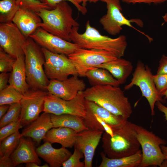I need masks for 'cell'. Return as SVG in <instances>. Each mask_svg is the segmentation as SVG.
Listing matches in <instances>:
<instances>
[{"label": "cell", "instance_id": "cell-35", "mask_svg": "<svg viewBox=\"0 0 167 167\" xmlns=\"http://www.w3.org/2000/svg\"><path fill=\"white\" fill-rule=\"evenodd\" d=\"M15 59L0 48V71L7 72L11 71Z\"/></svg>", "mask_w": 167, "mask_h": 167}, {"label": "cell", "instance_id": "cell-12", "mask_svg": "<svg viewBox=\"0 0 167 167\" xmlns=\"http://www.w3.org/2000/svg\"><path fill=\"white\" fill-rule=\"evenodd\" d=\"M27 39L12 21L0 23V48L14 59L24 54Z\"/></svg>", "mask_w": 167, "mask_h": 167}, {"label": "cell", "instance_id": "cell-51", "mask_svg": "<svg viewBox=\"0 0 167 167\" xmlns=\"http://www.w3.org/2000/svg\"><path fill=\"white\" fill-rule=\"evenodd\" d=\"M49 164L48 163H45L42 166H41V167H50L49 165H48Z\"/></svg>", "mask_w": 167, "mask_h": 167}, {"label": "cell", "instance_id": "cell-7", "mask_svg": "<svg viewBox=\"0 0 167 167\" xmlns=\"http://www.w3.org/2000/svg\"><path fill=\"white\" fill-rule=\"evenodd\" d=\"M132 76L131 82L124 87V90H128L134 86L138 87L142 96L146 99L149 103L151 115H154L156 102L158 101L163 102L164 100L156 90L151 69L142 61H139Z\"/></svg>", "mask_w": 167, "mask_h": 167}, {"label": "cell", "instance_id": "cell-8", "mask_svg": "<svg viewBox=\"0 0 167 167\" xmlns=\"http://www.w3.org/2000/svg\"><path fill=\"white\" fill-rule=\"evenodd\" d=\"M68 57L73 63L78 75L83 77L88 71L118 58L113 53L107 51L81 48Z\"/></svg>", "mask_w": 167, "mask_h": 167}, {"label": "cell", "instance_id": "cell-32", "mask_svg": "<svg viewBox=\"0 0 167 167\" xmlns=\"http://www.w3.org/2000/svg\"><path fill=\"white\" fill-rule=\"evenodd\" d=\"M21 110V107L20 103L10 105L6 113L0 118V128L10 123L19 120Z\"/></svg>", "mask_w": 167, "mask_h": 167}, {"label": "cell", "instance_id": "cell-21", "mask_svg": "<svg viewBox=\"0 0 167 167\" xmlns=\"http://www.w3.org/2000/svg\"><path fill=\"white\" fill-rule=\"evenodd\" d=\"M8 83L9 85L14 87L23 95L30 89L26 80L24 54L15 59L10 75Z\"/></svg>", "mask_w": 167, "mask_h": 167}, {"label": "cell", "instance_id": "cell-16", "mask_svg": "<svg viewBox=\"0 0 167 167\" xmlns=\"http://www.w3.org/2000/svg\"><path fill=\"white\" fill-rule=\"evenodd\" d=\"M104 131L86 130L77 133L74 146L84 154L85 167H92L96 148Z\"/></svg>", "mask_w": 167, "mask_h": 167}, {"label": "cell", "instance_id": "cell-36", "mask_svg": "<svg viewBox=\"0 0 167 167\" xmlns=\"http://www.w3.org/2000/svg\"><path fill=\"white\" fill-rule=\"evenodd\" d=\"M23 126L20 120L10 123L0 128V142L4 139L13 134Z\"/></svg>", "mask_w": 167, "mask_h": 167}, {"label": "cell", "instance_id": "cell-6", "mask_svg": "<svg viewBox=\"0 0 167 167\" xmlns=\"http://www.w3.org/2000/svg\"><path fill=\"white\" fill-rule=\"evenodd\" d=\"M137 136L142 148V158L139 167L150 166H160L162 162L167 159L161 148L166 141L142 126L135 124Z\"/></svg>", "mask_w": 167, "mask_h": 167}, {"label": "cell", "instance_id": "cell-49", "mask_svg": "<svg viewBox=\"0 0 167 167\" xmlns=\"http://www.w3.org/2000/svg\"><path fill=\"white\" fill-rule=\"evenodd\" d=\"M90 2L96 3L99 1H101L105 2H106L108 0H89Z\"/></svg>", "mask_w": 167, "mask_h": 167}, {"label": "cell", "instance_id": "cell-5", "mask_svg": "<svg viewBox=\"0 0 167 167\" xmlns=\"http://www.w3.org/2000/svg\"><path fill=\"white\" fill-rule=\"evenodd\" d=\"M27 81L30 89L46 90L49 81L43 69L45 58L41 47L29 37L23 47Z\"/></svg>", "mask_w": 167, "mask_h": 167}, {"label": "cell", "instance_id": "cell-19", "mask_svg": "<svg viewBox=\"0 0 167 167\" xmlns=\"http://www.w3.org/2000/svg\"><path fill=\"white\" fill-rule=\"evenodd\" d=\"M39 157L32 139L24 137H20L18 146L10 156L14 167L30 162L40 165L41 161Z\"/></svg>", "mask_w": 167, "mask_h": 167}, {"label": "cell", "instance_id": "cell-31", "mask_svg": "<svg viewBox=\"0 0 167 167\" xmlns=\"http://www.w3.org/2000/svg\"><path fill=\"white\" fill-rule=\"evenodd\" d=\"M23 96L14 87L8 85L0 91V105L20 103Z\"/></svg>", "mask_w": 167, "mask_h": 167}, {"label": "cell", "instance_id": "cell-17", "mask_svg": "<svg viewBox=\"0 0 167 167\" xmlns=\"http://www.w3.org/2000/svg\"><path fill=\"white\" fill-rule=\"evenodd\" d=\"M12 22L27 38L40 27L42 22L36 12L21 8L16 13Z\"/></svg>", "mask_w": 167, "mask_h": 167}, {"label": "cell", "instance_id": "cell-33", "mask_svg": "<svg viewBox=\"0 0 167 167\" xmlns=\"http://www.w3.org/2000/svg\"><path fill=\"white\" fill-rule=\"evenodd\" d=\"M16 1L20 8L36 13H38L43 9H51L47 5L39 0H16Z\"/></svg>", "mask_w": 167, "mask_h": 167}, {"label": "cell", "instance_id": "cell-15", "mask_svg": "<svg viewBox=\"0 0 167 167\" xmlns=\"http://www.w3.org/2000/svg\"><path fill=\"white\" fill-rule=\"evenodd\" d=\"M73 75L63 80L52 79L49 81L46 90L48 92L66 100L74 98L80 91L86 89L84 80Z\"/></svg>", "mask_w": 167, "mask_h": 167}, {"label": "cell", "instance_id": "cell-4", "mask_svg": "<svg viewBox=\"0 0 167 167\" xmlns=\"http://www.w3.org/2000/svg\"><path fill=\"white\" fill-rule=\"evenodd\" d=\"M72 9L66 1L58 3L52 9H43L36 13L42 21L40 27L66 41H71L70 34L73 27L79 24L72 17Z\"/></svg>", "mask_w": 167, "mask_h": 167}, {"label": "cell", "instance_id": "cell-48", "mask_svg": "<svg viewBox=\"0 0 167 167\" xmlns=\"http://www.w3.org/2000/svg\"><path fill=\"white\" fill-rule=\"evenodd\" d=\"M160 167H167V159L163 161Z\"/></svg>", "mask_w": 167, "mask_h": 167}, {"label": "cell", "instance_id": "cell-11", "mask_svg": "<svg viewBox=\"0 0 167 167\" xmlns=\"http://www.w3.org/2000/svg\"><path fill=\"white\" fill-rule=\"evenodd\" d=\"M107 4V11L106 14L100 19L99 22L103 29L109 34L116 35L119 34L122 30V26L126 25L134 28L143 34L147 37L148 36L134 28L131 23L135 22L140 27L143 24L139 19L129 20L123 15L120 0H108Z\"/></svg>", "mask_w": 167, "mask_h": 167}, {"label": "cell", "instance_id": "cell-30", "mask_svg": "<svg viewBox=\"0 0 167 167\" xmlns=\"http://www.w3.org/2000/svg\"><path fill=\"white\" fill-rule=\"evenodd\" d=\"M21 137L18 130L0 142V157H10L18 146Z\"/></svg>", "mask_w": 167, "mask_h": 167}, {"label": "cell", "instance_id": "cell-37", "mask_svg": "<svg viewBox=\"0 0 167 167\" xmlns=\"http://www.w3.org/2000/svg\"><path fill=\"white\" fill-rule=\"evenodd\" d=\"M153 79L156 90L162 97L167 90V74H157L153 75Z\"/></svg>", "mask_w": 167, "mask_h": 167}, {"label": "cell", "instance_id": "cell-26", "mask_svg": "<svg viewBox=\"0 0 167 167\" xmlns=\"http://www.w3.org/2000/svg\"><path fill=\"white\" fill-rule=\"evenodd\" d=\"M85 76L92 86L108 85L119 86L120 85L108 71L101 68H95L88 71Z\"/></svg>", "mask_w": 167, "mask_h": 167}, {"label": "cell", "instance_id": "cell-24", "mask_svg": "<svg viewBox=\"0 0 167 167\" xmlns=\"http://www.w3.org/2000/svg\"><path fill=\"white\" fill-rule=\"evenodd\" d=\"M100 155L102 161L99 167H139L142 158L140 149L134 154L118 158H109L104 152Z\"/></svg>", "mask_w": 167, "mask_h": 167}, {"label": "cell", "instance_id": "cell-42", "mask_svg": "<svg viewBox=\"0 0 167 167\" xmlns=\"http://www.w3.org/2000/svg\"><path fill=\"white\" fill-rule=\"evenodd\" d=\"M0 167H14L13 161L10 157H0Z\"/></svg>", "mask_w": 167, "mask_h": 167}, {"label": "cell", "instance_id": "cell-1", "mask_svg": "<svg viewBox=\"0 0 167 167\" xmlns=\"http://www.w3.org/2000/svg\"><path fill=\"white\" fill-rule=\"evenodd\" d=\"M112 128V135L104 132L101 138L104 153L108 157L118 158L130 156L140 149L135 124L126 120Z\"/></svg>", "mask_w": 167, "mask_h": 167}, {"label": "cell", "instance_id": "cell-50", "mask_svg": "<svg viewBox=\"0 0 167 167\" xmlns=\"http://www.w3.org/2000/svg\"><path fill=\"white\" fill-rule=\"evenodd\" d=\"M164 96V99H167V90L163 94V96Z\"/></svg>", "mask_w": 167, "mask_h": 167}, {"label": "cell", "instance_id": "cell-34", "mask_svg": "<svg viewBox=\"0 0 167 167\" xmlns=\"http://www.w3.org/2000/svg\"><path fill=\"white\" fill-rule=\"evenodd\" d=\"M84 156L83 153L75 146L73 154L62 165L63 167H85V163L80 160Z\"/></svg>", "mask_w": 167, "mask_h": 167}, {"label": "cell", "instance_id": "cell-27", "mask_svg": "<svg viewBox=\"0 0 167 167\" xmlns=\"http://www.w3.org/2000/svg\"><path fill=\"white\" fill-rule=\"evenodd\" d=\"M85 107L103 120L111 127L117 126L126 120L113 114L95 102L85 100Z\"/></svg>", "mask_w": 167, "mask_h": 167}, {"label": "cell", "instance_id": "cell-22", "mask_svg": "<svg viewBox=\"0 0 167 167\" xmlns=\"http://www.w3.org/2000/svg\"><path fill=\"white\" fill-rule=\"evenodd\" d=\"M97 67L108 71L118 81L120 84L125 83L133 70L131 62L121 58L102 63Z\"/></svg>", "mask_w": 167, "mask_h": 167}, {"label": "cell", "instance_id": "cell-46", "mask_svg": "<svg viewBox=\"0 0 167 167\" xmlns=\"http://www.w3.org/2000/svg\"><path fill=\"white\" fill-rule=\"evenodd\" d=\"M161 148L163 154L167 156V146L162 145L161 146Z\"/></svg>", "mask_w": 167, "mask_h": 167}, {"label": "cell", "instance_id": "cell-29", "mask_svg": "<svg viewBox=\"0 0 167 167\" xmlns=\"http://www.w3.org/2000/svg\"><path fill=\"white\" fill-rule=\"evenodd\" d=\"M20 7L16 0L0 1V22L6 23L12 21Z\"/></svg>", "mask_w": 167, "mask_h": 167}, {"label": "cell", "instance_id": "cell-44", "mask_svg": "<svg viewBox=\"0 0 167 167\" xmlns=\"http://www.w3.org/2000/svg\"><path fill=\"white\" fill-rule=\"evenodd\" d=\"M10 105L5 104L0 105V118L6 113L8 110Z\"/></svg>", "mask_w": 167, "mask_h": 167}, {"label": "cell", "instance_id": "cell-9", "mask_svg": "<svg viewBox=\"0 0 167 167\" xmlns=\"http://www.w3.org/2000/svg\"><path fill=\"white\" fill-rule=\"evenodd\" d=\"M85 101L84 91L79 92L74 98L70 100L48 92L45 99L43 112L56 115L70 114L84 118L86 114Z\"/></svg>", "mask_w": 167, "mask_h": 167}, {"label": "cell", "instance_id": "cell-3", "mask_svg": "<svg viewBox=\"0 0 167 167\" xmlns=\"http://www.w3.org/2000/svg\"><path fill=\"white\" fill-rule=\"evenodd\" d=\"M85 99L93 101L125 120L132 109L128 98L119 86L111 85L92 86L84 91Z\"/></svg>", "mask_w": 167, "mask_h": 167}, {"label": "cell", "instance_id": "cell-41", "mask_svg": "<svg viewBox=\"0 0 167 167\" xmlns=\"http://www.w3.org/2000/svg\"><path fill=\"white\" fill-rule=\"evenodd\" d=\"M7 72H1L0 74V91L6 88L8 86L10 76Z\"/></svg>", "mask_w": 167, "mask_h": 167}, {"label": "cell", "instance_id": "cell-2", "mask_svg": "<svg viewBox=\"0 0 167 167\" xmlns=\"http://www.w3.org/2000/svg\"><path fill=\"white\" fill-rule=\"evenodd\" d=\"M79 27H73L70 34L71 41L78 44L81 48L102 50L113 53L117 58L124 56L127 43L126 36L121 35L112 38L102 35L99 31L87 21L85 30L81 34L78 31Z\"/></svg>", "mask_w": 167, "mask_h": 167}, {"label": "cell", "instance_id": "cell-14", "mask_svg": "<svg viewBox=\"0 0 167 167\" xmlns=\"http://www.w3.org/2000/svg\"><path fill=\"white\" fill-rule=\"evenodd\" d=\"M30 37L32 39L41 47L54 53L68 56L81 48L74 43L66 41L39 28Z\"/></svg>", "mask_w": 167, "mask_h": 167}, {"label": "cell", "instance_id": "cell-45", "mask_svg": "<svg viewBox=\"0 0 167 167\" xmlns=\"http://www.w3.org/2000/svg\"><path fill=\"white\" fill-rule=\"evenodd\" d=\"M25 164V166L26 167H41V166H40L37 163L33 162H29Z\"/></svg>", "mask_w": 167, "mask_h": 167}, {"label": "cell", "instance_id": "cell-43", "mask_svg": "<svg viewBox=\"0 0 167 167\" xmlns=\"http://www.w3.org/2000/svg\"><path fill=\"white\" fill-rule=\"evenodd\" d=\"M155 105L160 111L164 113L165 119L167 121V107L165 106L162 102L159 101H157Z\"/></svg>", "mask_w": 167, "mask_h": 167}, {"label": "cell", "instance_id": "cell-39", "mask_svg": "<svg viewBox=\"0 0 167 167\" xmlns=\"http://www.w3.org/2000/svg\"><path fill=\"white\" fill-rule=\"evenodd\" d=\"M157 74H167V56L163 54L159 62Z\"/></svg>", "mask_w": 167, "mask_h": 167}, {"label": "cell", "instance_id": "cell-10", "mask_svg": "<svg viewBox=\"0 0 167 167\" xmlns=\"http://www.w3.org/2000/svg\"><path fill=\"white\" fill-rule=\"evenodd\" d=\"M41 49L45 58L44 71L48 79L62 80L69 75H79L73 63L66 55Z\"/></svg>", "mask_w": 167, "mask_h": 167}, {"label": "cell", "instance_id": "cell-13", "mask_svg": "<svg viewBox=\"0 0 167 167\" xmlns=\"http://www.w3.org/2000/svg\"><path fill=\"white\" fill-rule=\"evenodd\" d=\"M48 93L45 90L30 89L24 95L20 102L21 110L19 116L23 126L37 119L43 111L45 99Z\"/></svg>", "mask_w": 167, "mask_h": 167}, {"label": "cell", "instance_id": "cell-47", "mask_svg": "<svg viewBox=\"0 0 167 167\" xmlns=\"http://www.w3.org/2000/svg\"><path fill=\"white\" fill-rule=\"evenodd\" d=\"M75 1L79 4L82 3V5L84 6L86 5L87 2L89 1V0H75Z\"/></svg>", "mask_w": 167, "mask_h": 167}, {"label": "cell", "instance_id": "cell-23", "mask_svg": "<svg viewBox=\"0 0 167 167\" xmlns=\"http://www.w3.org/2000/svg\"><path fill=\"white\" fill-rule=\"evenodd\" d=\"M77 132L73 129L66 127H53L46 134L45 141L51 143H57L62 147L71 148L74 146Z\"/></svg>", "mask_w": 167, "mask_h": 167}, {"label": "cell", "instance_id": "cell-20", "mask_svg": "<svg viewBox=\"0 0 167 167\" xmlns=\"http://www.w3.org/2000/svg\"><path fill=\"white\" fill-rule=\"evenodd\" d=\"M51 143L45 142L36 148L39 156L48 163L51 167H60L63 163L71 155V153L66 148L62 147L56 149Z\"/></svg>", "mask_w": 167, "mask_h": 167}, {"label": "cell", "instance_id": "cell-28", "mask_svg": "<svg viewBox=\"0 0 167 167\" xmlns=\"http://www.w3.org/2000/svg\"><path fill=\"white\" fill-rule=\"evenodd\" d=\"M86 114L84 119L88 129L102 131L112 135L113 133L112 127L89 109L86 107Z\"/></svg>", "mask_w": 167, "mask_h": 167}, {"label": "cell", "instance_id": "cell-25", "mask_svg": "<svg viewBox=\"0 0 167 167\" xmlns=\"http://www.w3.org/2000/svg\"><path fill=\"white\" fill-rule=\"evenodd\" d=\"M50 115L54 127H68L73 129L77 133L89 129L83 117L70 114Z\"/></svg>", "mask_w": 167, "mask_h": 167}, {"label": "cell", "instance_id": "cell-38", "mask_svg": "<svg viewBox=\"0 0 167 167\" xmlns=\"http://www.w3.org/2000/svg\"><path fill=\"white\" fill-rule=\"evenodd\" d=\"M41 2L47 5L51 9L54 8L57 5L61 2L68 1L71 2L83 15H85L87 12L85 6L81 5L76 2L75 0H39Z\"/></svg>", "mask_w": 167, "mask_h": 167}, {"label": "cell", "instance_id": "cell-18", "mask_svg": "<svg viewBox=\"0 0 167 167\" xmlns=\"http://www.w3.org/2000/svg\"><path fill=\"white\" fill-rule=\"evenodd\" d=\"M54 127L50 114L44 112L27 126L20 133L21 137H29L39 144L46 134Z\"/></svg>", "mask_w": 167, "mask_h": 167}, {"label": "cell", "instance_id": "cell-40", "mask_svg": "<svg viewBox=\"0 0 167 167\" xmlns=\"http://www.w3.org/2000/svg\"><path fill=\"white\" fill-rule=\"evenodd\" d=\"M122 1L127 3H144L148 4L153 3L155 4H160L167 1V0H122Z\"/></svg>", "mask_w": 167, "mask_h": 167}]
</instances>
